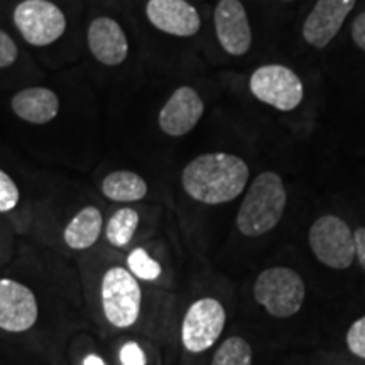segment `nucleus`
<instances>
[{"label":"nucleus","instance_id":"obj_24","mask_svg":"<svg viewBox=\"0 0 365 365\" xmlns=\"http://www.w3.org/2000/svg\"><path fill=\"white\" fill-rule=\"evenodd\" d=\"M120 362L122 365H145V354L139 344L127 341L120 349Z\"/></svg>","mask_w":365,"mask_h":365},{"label":"nucleus","instance_id":"obj_5","mask_svg":"<svg viewBox=\"0 0 365 365\" xmlns=\"http://www.w3.org/2000/svg\"><path fill=\"white\" fill-rule=\"evenodd\" d=\"M143 293L130 271L112 267L102 281V307L108 322L117 328L134 325L140 314Z\"/></svg>","mask_w":365,"mask_h":365},{"label":"nucleus","instance_id":"obj_20","mask_svg":"<svg viewBox=\"0 0 365 365\" xmlns=\"http://www.w3.org/2000/svg\"><path fill=\"white\" fill-rule=\"evenodd\" d=\"M129 271L134 277L143 281H156L161 276V264L154 261L144 249H134L127 257Z\"/></svg>","mask_w":365,"mask_h":365},{"label":"nucleus","instance_id":"obj_9","mask_svg":"<svg viewBox=\"0 0 365 365\" xmlns=\"http://www.w3.org/2000/svg\"><path fill=\"white\" fill-rule=\"evenodd\" d=\"M217 39L230 56H244L252 46L247 12L240 0H220L213 14Z\"/></svg>","mask_w":365,"mask_h":365},{"label":"nucleus","instance_id":"obj_16","mask_svg":"<svg viewBox=\"0 0 365 365\" xmlns=\"http://www.w3.org/2000/svg\"><path fill=\"white\" fill-rule=\"evenodd\" d=\"M103 218L97 207H85L80 210L65 228V242L68 247L75 250L90 249L98 240L102 232Z\"/></svg>","mask_w":365,"mask_h":365},{"label":"nucleus","instance_id":"obj_3","mask_svg":"<svg viewBox=\"0 0 365 365\" xmlns=\"http://www.w3.org/2000/svg\"><path fill=\"white\" fill-rule=\"evenodd\" d=\"M304 294L303 277L289 267L266 269L254 284L255 301L276 318L294 317L303 307Z\"/></svg>","mask_w":365,"mask_h":365},{"label":"nucleus","instance_id":"obj_26","mask_svg":"<svg viewBox=\"0 0 365 365\" xmlns=\"http://www.w3.org/2000/svg\"><path fill=\"white\" fill-rule=\"evenodd\" d=\"M355 240V257L359 259L360 266L365 269V228H357L354 232Z\"/></svg>","mask_w":365,"mask_h":365},{"label":"nucleus","instance_id":"obj_14","mask_svg":"<svg viewBox=\"0 0 365 365\" xmlns=\"http://www.w3.org/2000/svg\"><path fill=\"white\" fill-rule=\"evenodd\" d=\"M88 48L98 63L105 66H117L129 56V41L112 17H97L88 26Z\"/></svg>","mask_w":365,"mask_h":365},{"label":"nucleus","instance_id":"obj_27","mask_svg":"<svg viewBox=\"0 0 365 365\" xmlns=\"http://www.w3.org/2000/svg\"><path fill=\"white\" fill-rule=\"evenodd\" d=\"M83 365H105V362H103L102 357H98V355L90 354V355H86V357H85Z\"/></svg>","mask_w":365,"mask_h":365},{"label":"nucleus","instance_id":"obj_1","mask_svg":"<svg viewBox=\"0 0 365 365\" xmlns=\"http://www.w3.org/2000/svg\"><path fill=\"white\" fill-rule=\"evenodd\" d=\"M249 181L244 159L227 153L202 154L182 170V188L191 198L205 205H222L240 196Z\"/></svg>","mask_w":365,"mask_h":365},{"label":"nucleus","instance_id":"obj_18","mask_svg":"<svg viewBox=\"0 0 365 365\" xmlns=\"http://www.w3.org/2000/svg\"><path fill=\"white\" fill-rule=\"evenodd\" d=\"M137 225H139V215L132 208H120L113 213L107 225V240L113 247H125L134 237Z\"/></svg>","mask_w":365,"mask_h":365},{"label":"nucleus","instance_id":"obj_10","mask_svg":"<svg viewBox=\"0 0 365 365\" xmlns=\"http://www.w3.org/2000/svg\"><path fill=\"white\" fill-rule=\"evenodd\" d=\"M38 301L26 284L0 279V328L21 333L34 327L38 319Z\"/></svg>","mask_w":365,"mask_h":365},{"label":"nucleus","instance_id":"obj_17","mask_svg":"<svg viewBox=\"0 0 365 365\" xmlns=\"http://www.w3.org/2000/svg\"><path fill=\"white\" fill-rule=\"evenodd\" d=\"M102 193L112 202H139L148 195V182L134 171H113L102 181Z\"/></svg>","mask_w":365,"mask_h":365},{"label":"nucleus","instance_id":"obj_28","mask_svg":"<svg viewBox=\"0 0 365 365\" xmlns=\"http://www.w3.org/2000/svg\"><path fill=\"white\" fill-rule=\"evenodd\" d=\"M284 2H289V0H284Z\"/></svg>","mask_w":365,"mask_h":365},{"label":"nucleus","instance_id":"obj_12","mask_svg":"<svg viewBox=\"0 0 365 365\" xmlns=\"http://www.w3.org/2000/svg\"><path fill=\"white\" fill-rule=\"evenodd\" d=\"M205 103L200 93L191 86H180L171 93L159 112V127L164 134L181 137L188 134L202 120Z\"/></svg>","mask_w":365,"mask_h":365},{"label":"nucleus","instance_id":"obj_25","mask_svg":"<svg viewBox=\"0 0 365 365\" xmlns=\"http://www.w3.org/2000/svg\"><path fill=\"white\" fill-rule=\"evenodd\" d=\"M350 34H352L354 43L357 44L359 49H362L365 53V12H360L357 17H355L352 22V29H350Z\"/></svg>","mask_w":365,"mask_h":365},{"label":"nucleus","instance_id":"obj_13","mask_svg":"<svg viewBox=\"0 0 365 365\" xmlns=\"http://www.w3.org/2000/svg\"><path fill=\"white\" fill-rule=\"evenodd\" d=\"M145 16L161 33L176 38H191L202 27V19L188 0H149Z\"/></svg>","mask_w":365,"mask_h":365},{"label":"nucleus","instance_id":"obj_7","mask_svg":"<svg viewBox=\"0 0 365 365\" xmlns=\"http://www.w3.org/2000/svg\"><path fill=\"white\" fill-rule=\"evenodd\" d=\"M14 24L26 43L41 48L61 38L66 29V17L49 0H24L14 11Z\"/></svg>","mask_w":365,"mask_h":365},{"label":"nucleus","instance_id":"obj_6","mask_svg":"<svg viewBox=\"0 0 365 365\" xmlns=\"http://www.w3.org/2000/svg\"><path fill=\"white\" fill-rule=\"evenodd\" d=\"M249 86L255 98L281 112L294 110L304 97L303 81L291 68L282 65L257 68L250 75Z\"/></svg>","mask_w":365,"mask_h":365},{"label":"nucleus","instance_id":"obj_19","mask_svg":"<svg viewBox=\"0 0 365 365\" xmlns=\"http://www.w3.org/2000/svg\"><path fill=\"white\" fill-rule=\"evenodd\" d=\"M212 365H252V349L242 336H230L218 346Z\"/></svg>","mask_w":365,"mask_h":365},{"label":"nucleus","instance_id":"obj_15","mask_svg":"<svg viewBox=\"0 0 365 365\" xmlns=\"http://www.w3.org/2000/svg\"><path fill=\"white\" fill-rule=\"evenodd\" d=\"M12 112L29 124L43 125L51 122L59 112L58 95L44 86L17 91L11 100Z\"/></svg>","mask_w":365,"mask_h":365},{"label":"nucleus","instance_id":"obj_22","mask_svg":"<svg viewBox=\"0 0 365 365\" xmlns=\"http://www.w3.org/2000/svg\"><path fill=\"white\" fill-rule=\"evenodd\" d=\"M345 340L350 352L365 360V317L359 318L350 325Z\"/></svg>","mask_w":365,"mask_h":365},{"label":"nucleus","instance_id":"obj_8","mask_svg":"<svg viewBox=\"0 0 365 365\" xmlns=\"http://www.w3.org/2000/svg\"><path fill=\"white\" fill-rule=\"evenodd\" d=\"M225 309L220 301L202 298L188 308L181 325V341L191 354H202L215 345L225 328Z\"/></svg>","mask_w":365,"mask_h":365},{"label":"nucleus","instance_id":"obj_11","mask_svg":"<svg viewBox=\"0 0 365 365\" xmlns=\"http://www.w3.org/2000/svg\"><path fill=\"white\" fill-rule=\"evenodd\" d=\"M357 0H318L304 19L303 38L309 46L323 49L335 39Z\"/></svg>","mask_w":365,"mask_h":365},{"label":"nucleus","instance_id":"obj_4","mask_svg":"<svg viewBox=\"0 0 365 365\" xmlns=\"http://www.w3.org/2000/svg\"><path fill=\"white\" fill-rule=\"evenodd\" d=\"M308 242L313 254L327 267L346 269L355 259V240L350 227L335 215H323L308 232Z\"/></svg>","mask_w":365,"mask_h":365},{"label":"nucleus","instance_id":"obj_23","mask_svg":"<svg viewBox=\"0 0 365 365\" xmlns=\"http://www.w3.org/2000/svg\"><path fill=\"white\" fill-rule=\"evenodd\" d=\"M17 54H19V49H17L16 41L0 29V68L14 65L17 59Z\"/></svg>","mask_w":365,"mask_h":365},{"label":"nucleus","instance_id":"obj_21","mask_svg":"<svg viewBox=\"0 0 365 365\" xmlns=\"http://www.w3.org/2000/svg\"><path fill=\"white\" fill-rule=\"evenodd\" d=\"M19 188L6 171L0 170V212H11L19 203Z\"/></svg>","mask_w":365,"mask_h":365},{"label":"nucleus","instance_id":"obj_2","mask_svg":"<svg viewBox=\"0 0 365 365\" xmlns=\"http://www.w3.org/2000/svg\"><path fill=\"white\" fill-rule=\"evenodd\" d=\"M286 200L284 182L281 176L272 171L261 173L244 196V202L237 213V227L247 237L267 234L284 215Z\"/></svg>","mask_w":365,"mask_h":365}]
</instances>
